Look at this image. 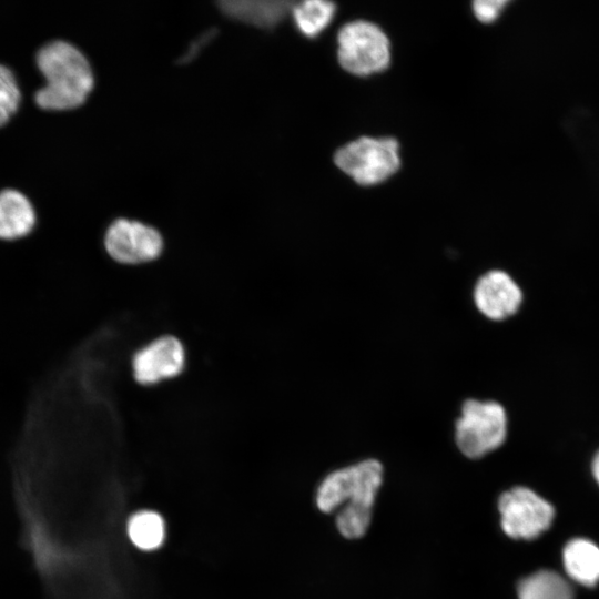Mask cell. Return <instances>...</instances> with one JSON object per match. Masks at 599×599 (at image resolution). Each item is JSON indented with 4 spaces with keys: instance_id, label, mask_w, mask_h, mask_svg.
Instances as JSON below:
<instances>
[{
    "instance_id": "4",
    "label": "cell",
    "mask_w": 599,
    "mask_h": 599,
    "mask_svg": "<svg viewBox=\"0 0 599 599\" xmlns=\"http://www.w3.org/2000/svg\"><path fill=\"white\" fill-rule=\"evenodd\" d=\"M334 162L359 185H375L400 166L399 145L393 138L362 136L339 148Z\"/></svg>"
},
{
    "instance_id": "21",
    "label": "cell",
    "mask_w": 599,
    "mask_h": 599,
    "mask_svg": "<svg viewBox=\"0 0 599 599\" xmlns=\"http://www.w3.org/2000/svg\"><path fill=\"white\" fill-rule=\"evenodd\" d=\"M10 116L11 115L9 113L0 109V126L4 125L9 121Z\"/></svg>"
},
{
    "instance_id": "20",
    "label": "cell",
    "mask_w": 599,
    "mask_h": 599,
    "mask_svg": "<svg viewBox=\"0 0 599 599\" xmlns=\"http://www.w3.org/2000/svg\"><path fill=\"white\" fill-rule=\"evenodd\" d=\"M591 471L596 481L599 484V449L596 451V454L592 457Z\"/></svg>"
},
{
    "instance_id": "3",
    "label": "cell",
    "mask_w": 599,
    "mask_h": 599,
    "mask_svg": "<svg viewBox=\"0 0 599 599\" xmlns=\"http://www.w3.org/2000/svg\"><path fill=\"white\" fill-rule=\"evenodd\" d=\"M383 475V465L376 459L333 470L318 485L316 505L323 512L343 507L372 511Z\"/></svg>"
},
{
    "instance_id": "18",
    "label": "cell",
    "mask_w": 599,
    "mask_h": 599,
    "mask_svg": "<svg viewBox=\"0 0 599 599\" xmlns=\"http://www.w3.org/2000/svg\"><path fill=\"white\" fill-rule=\"evenodd\" d=\"M507 3V0H477L473 2V11L480 22L490 23L500 16Z\"/></svg>"
},
{
    "instance_id": "7",
    "label": "cell",
    "mask_w": 599,
    "mask_h": 599,
    "mask_svg": "<svg viewBox=\"0 0 599 599\" xmlns=\"http://www.w3.org/2000/svg\"><path fill=\"white\" fill-rule=\"evenodd\" d=\"M471 301L483 318L501 323L519 312L524 293L507 271L489 268L476 277L471 290Z\"/></svg>"
},
{
    "instance_id": "15",
    "label": "cell",
    "mask_w": 599,
    "mask_h": 599,
    "mask_svg": "<svg viewBox=\"0 0 599 599\" xmlns=\"http://www.w3.org/2000/svg\"><path fill=\"white\" fill-rule=\"evenodd\" d=\"M335 11L331 1L307 0L294 3L291 13L297 30L307 38H315L329 26Z\"/></svg>"
},
{
    "instance_id": "19",
    "label": "cell",
    "mask_w": 599,
    "mask_h": 599,
    "mask_svg": "<svg viewBox=\"0 0 599 599\" xmlns=\"http://www.w3.org/2000/svg\"><path fill=\"white\" fill-rule=\"evenodd\" d=\"M215 30H209L204 34L200 35L192 45H190L189 50L185 52L184 57L181 58V61L189 62L191 61L197 53L201 51V49L211 41V39L215 35Z\"/></svg>"
},
{
    "instance_id": "16",
    "label": "cell",
    "mask_w": 599,
    "mask_h": 599,
    "mask_svg": "<svg viewBox=\"0 0 599 599\" xmlns=\"http://www.w3.org/2000/svg\"><path fill=\"white\" fill-rule=\"evenodd\" d=\"M372 511L343 507L336 516V527L342 536L348 539L361 538L367 531Z\"/></svg>"
},
{
    "instance_id": "17",
    "label": "cell",
    "mask_w": 599,
    "mask_h": 599,
    "mask_svg": "<svg viewBox=\"0 0 599 599\" xmlns=\"http://www.w3.org/2000/svg\"><path fill=\"white\" fill-rule=\"evenodd\" d=\"M20 101L21 92L12 71L0 64V109L12 115Z\"/></svg>"
},
{
    "instance_id": "1",
    "label": "cell",
    "mask_w": 599,
    "mask_h": 599,
    "mask_svg": "<svg viewBox=\"0 0 599 599\" xmlns=\"http://www.w3.org/2000/svg\"><path fill=\"white\" fill-rule=\"evenodd\" d=\"M37 65L45 79V84L34 95L41 109H75L84 103L93 89L91 65L71 43L57 40L45 44L37 53Z\"/></svg>"
},
{
    "instance_id": "11",
    "label": "cell",
    "mask_w": 599,
    "mask_h": 599,
    "mask_svg": "<svg viewBox=\"0 0 599 599\" xmlns=\"http://www.w3.org/2000/svg\"><path fill=\"white\" fill-rule=\"evenodd\" d=\"M35 212L26 195L8 189L0 192V238L17 240L29 234Z\"/></svg>"
},
{
    "instance_id": "5",
    "label": "cell",
    "mask_w": 599,
    "mask_h": 599,
    "mask_svg": "<svg viewBox=\"0 0 599 599\" xmlns=\"http://www.w3.org/2000/svg\"><path fill=\"white\" fill-rule=\"evenodd\" d=\"M337 59L341 67L358 77L384 71L390 62V43L375 23L355 20L337 34Z\"/></svg>"
},
{
    "instance_id": "14",
    "label": "cell",
    "mask_w": 599,
    "mask_h": 599,
    "mask_svg": "<svg viewBox=\"0 0 599 599\" xmlns=\"http://www.w3.org/2000/svg\"><path fill=\"white\" fill-rule=\"evenodd\" d=\"M519 599H573L569 583L552 570H539L518 585Z\"/></svg>"
},
{
    "instance_id": "10",
    "label": "cell",
    "mask_w": 599,
    "mask_h": 599,
    "mask_svg": "<svg viewBox=\"0 0 599 599\" xmlns=\"http://www.w3.org/2000/svg\"><path fill=\"white\" fill-rule=\"evenodd\" d=\"M220 10L227 17L262 29L276 27L288 12L294 2L280 0H224L219 3Z\"/></svg>"
},
{
    "instance_id": "6",
    "label": "cell",
    "mask_w": 599,
    "mask_h": 599,
    "mask_svg": "<svg viewBox=\"0 0 599 599\" xmlns=\"http://www.w3.org/2000/svg\"><path fill=\"white\" fill-rule=\"evenodd\" d=\"M501 527L514 539H534L552 522V506L527 487L504 493L498 502Z\"/></svg>"
},
{
    "instance_id": "9",
    "label": "cell",
    "mask_w": 599,
    "mask_h": 599,
    "mask_svg": "<svg viewBox=\"0 0 599 599\" xmlns=\"http://www.w3.org/2000/svg\"><path fill=\"white\" fill-rule=\"evenodd\" d=\"M185 353L179 339L164 336L141 348L133 357L135 379L144 385L172 378L183 369Z\"/></svg>"
},
{
    "instance_id": "8",
    "label": "cell",
    "mask_w": 599,
    "mask_h": 599,
    "mask_svg": "<svg viewBox=\"0 0 599 599\" xmlns=\"http://www.w3.org/2000/svg\"><path fill=\"white\" fill-rule=\"evenodd\" d=\"M104 245L112 258L125 264L156 258L163 248L161 234L139 221L118 219L106 230Z\"/></svg>"
},
{
    "instance_id": "13",
    "label": "cell",
    "mask_w": 599,
    "mask_h": 599,
    "mask_svg": "<svg viewBox=\"0 0 599 599\" xmlns=\"http://www.w3.org/2000/svg\"><path fill=\"white\" fill-rule=\"evenodd\" d=\"M126 532L138 549L152 551L160 548L165 539V524L156 511L140 510L128 520Z\"/></svg>"
},
{
    "instance_id": "2",
    "label": "cell",
    "mask_w": 599,
    "mask_h": 599,
    "mask_svg": "<svg viewBox=\"0 0 599 599\" xmlns=\"http://www.w3.org/2000/svg\"><path fill=\"white\" fill-rule=\"evenodd\" d=\"M508 434L509 418L501 403L477 397L463 402L455 420L454 437L464 456L479 459L499 449Z\"/></svg>"
},
{
    "instance_id": "12",
    "label": "cell",
    "mask_w": 599,
    "mask_h": 599,
    "mask_svg": "<svg viewBox=\"0 0 599 599\" xmlns=\"http://www.w3.org/2000/svg\"><path fill=\"white\" fill-rule=\"evenodd\" d=\"M562 561L575 581L593 587L599 581V547L583 538L570 540L564 548Z\"/></svg>"
}]
</instances>
